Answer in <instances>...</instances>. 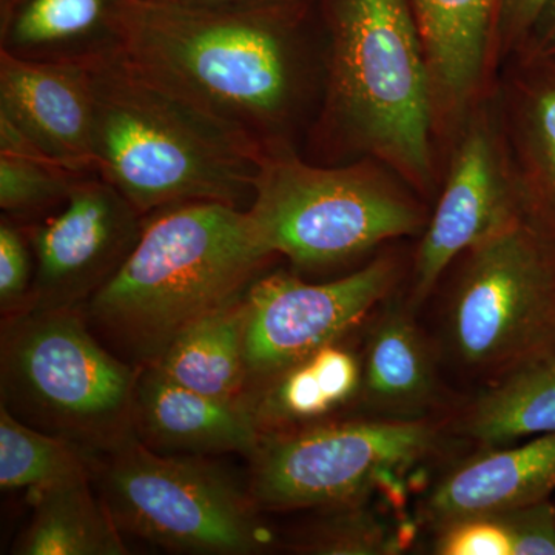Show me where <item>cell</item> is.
I'll return each instance as SVG.
<instances>
[{"label": "cell", "instance_id": "cell-5", "mask_svg": "<svg viewBox=\"0 0 555 555\" xmlns=\"http://www.w3.org/2000/svg\"><path fill=\"white\" fill-rule=\"evenodd\" d=\"M79 309H22L2 326V406L22 422L112 452L134 437V396L142 367L94 337Z\"/></svg>", "mask_w": 555, "mask_h": 555}, {"label": "cell", "instance_id": "cell-21", "mask_svg": "<svg viewBox=\"0 0 555 555\" xmlns=\"http://www.w3.org/2000/svg\"><path fill=\"white\" fill-rule=\"evenodd\" d=\"M363 385L375 406L416 412L434 393V372L425 341L403 312L387 313L372 332Z\"/></svg>", "mask_w": 555, "mask_h": 555}, {"label": "cell", "instance_id": "cell-26", "mask_svg": "<svg viewBox=\"0 0 555 555\" xmlns=\"http://www.w3.org/2000/svg\"><path fill=\"white\" fill-rule=\"evenodd\" d=\"M35 280V255L27 230L9 217L0 221V306L3 313L27 308Z\"/></svg>", "mask_w": 555, "mask_h": 555}, {"label": "cell", "instance_id": "cell-19", "mask_svg": "<svg viewBox=\"0 0 555 555\" xmlns=\"http://www.w3.org/2000/svg\"><path fill=\"white\" fill-rule=\"evenodd\" d=\"M243 327L241 298L185 327L152 367L170 382L204 396L250 400Z\"/></svg>", "mask_w": 555, "mask_h": 555}, {"label": "cell", "instance_id": "cell-11", "mask_svg": "<svg viewBox=\"0 0 555 555\" xmlns=\"http://www.w3.org/2000/svg\"><path fill=\"white\" fill-rule=\"evenodd\" d=\"M142 222L144 217L101 175L80 178L60 208L24 225L35 255L27 308L86 306L129 258Z\"/></svg>", "mask_w": 555, "mask_h": 555}, {"label": "cell", "instance_id": "cell-23", "mask_svg": "<svg viewBox=\"0 0 555 555\" xmlns=\"http://www.w3.org/2000/svg\"><path fill=\"white\" fill-rule=\"evenodd\" d=\"M542 68L525 104L529 192L526 217L555 244V67Z\"/></svg>", "mask_w": 555, "mask_h": 555}, {"label": "cell", "instance_id": "cell-30", "mask_svg": "<svg viewBox=\"0 0 555 555\" xmlns=\"http://www.w3.org/2000/svg\"><path fill=\"white\" fill-rule=\"evenodd\" d=\"M529 39H531L532 64L555 67V2Z\"/></svg>", "mask_w": 555, "mask_h": 555}, {"label": "cell", "instance_id": "cell-32", "mask_svg": "<svg viewBox=\"0 0 555 555\" xmlns=\"http://www.w3.org/2000/svg\"><path fill=\"white\" fill-rule=\"evenodd\" d=\"M129 3L147 2V0H127Z\"/></svg>", "mask_w": 555, "mask_h": 555}, {"label": "cell", "instance_id": "cell-13", "mask_svg": "<svg viewBox=\"0 0 555 555\" xmlns=\"http://www.w3.org/2000/svg\"><path fill=\"white\" fill-rule=\"evenodd\" d=\"M0 116L53 163L75 173H98L91 68L21 60L0 51Z\"/></svg>", "mask_w": 555, "mask_h": 555}, {"label": "cell", "instance_id": "cell-25", "mask_svg": "<svg viewBox=\"0 0 555 555\" xmlns=\"http://www.w3.org/2000/svg\"><path fill=\"white\" fill-rule=\"evenodd\" d=\"M339 514L318 521L298 539L297 550L306 554H383L390 553L392 543L375 524L374 518L353 505L338 506Z\"/></svg>", "mask_w": 555, "mask_h": 555}, {"label": "cell", "instance_id": "cell-3", "mask_svg": "<svg viewBox=\"0 0 555 555\" xmlns=\"http://www.w3.org/2000/svg\"><path fill=\"white\" fill-rule=\"evenodd\" d=\"M96 167L142 217L175 204L248 210L266 153L129 62L91 68Z\"/></svg>", "mask_w": 555, "mask_h": 555}, {"label": "cell", "instance_id": "cell-15", "mask_svg": "<svg viewBox=\"0 0 555 555\" xmlns=\"http://www.w3.org/2000/svg\"><path fill=\"white\" fill-rule=\"evenodd\" d=\"M127 0H0V51L96 68L124 56Z\"/></svg>", "mask_w": 555, "mask_h": 555}, {"label": "cell", "instance_id": "cell-28", "mask_svg": "<svg viewBox=\"0 0 555 555\" xmlns=\"http://www.w3.org/2000/svg\"><path fill=\"white\" fill-rule=\"evenodd\" d=\"M513 555H555V507L547 500L496 514Z\"/></svg>", "mask_w": 555, "mask_h": 555}, {"label": "cell", "instance_id": "cell-20", "mask_svg": "<svg viewBox=\"0 0 555 555\" xmlns=\"http://www.w3.org/2000/svg\"><path fill=\"white\" fill-rule=\"evenodd\" d=\"M465 429L485 447L555 433V352L509 369L467 411Z\"/></svg>", "mask_w": 555, "mask_h": 555}, {"label": "cell", "instance_id": "cell-10", "mask_svg": "<svg viewBox=\"0 0 555 555\" xmlns=\"http://www.w3.org/2000/svg\"><path fill=\"white\" fill-rule=\"evenodd\" d=\"M393 266L375 261L331 283L284 272L258 276L243 297L244 358L250 387L334 345L386 297ZM250 396V393H248Z\"/></svg>", "mask_w": 555, "mask_h": 555}, {"label": "cell", "instance_id": "cell-4", "mask_svg": "<svg viewBox=\"0 0 555 555\" xmlns=\"http://www.w3.org/2000/svg\"><path fill=\"white\" fill-rule=\"evenodd\" d=\"M323 127L418 184L433 175L434 80L409 0H326Z\"/></svg>", "mask_w": 555, "mask_h": 555}, {"label": "cell", "instance_id": "cell-9", "mask_svg": "<svg viewBox=\"0 0 555 555\" xmlns=\"http://www.w3.org/2000/svg\"><path fill=\"white\" fill-rule=\"evenodd\" d=\"M436 440V427L416 418L262 433L248 489L264 509L353 505L379 478L429 454Z\"/></svg>", "mask_w": 555, "mask_h": 555}, {"label": "cell", "instance_id": "cell-22", "mask_svg": "<svg viewBox=\"0 0 555 555\" xmlns=\"http://www.w3.org/2000/svg\"><path fill=\"white\" fill-rule=\"evenodd\" d=\"M86 449L27 425L0 404V488L36 492L90 476Z\"/></svg>", "mask_w": 555, "mask_h": 555}, {"label": "cell", "instance_id": "cell-14", "mask_svg": "<svg viewBox=\"0 0 555 555\" xmlns=\"http://www.w3.org/2000/svg\"><path fill=\"white\" fill-rule=\"evenodd\" d=\"M134 434L167 455L250 456L262 436L250 400H221L177 385L142 367L133 411Z\"/></svg>", "mask_w": 555, "mask_h": 555}, {"label": "cell", "instance_id": "cell-18", "mask_svg": "<svg viewBox=\"0 0 555 555\" xmlns=\"http://www.w3.org/2000/svg\"><path fill=\"white\" fill-rule=\"evenodd\" d=\"M30 524L17 537L13 554L20 555H124L115 517L105 500L94 495L90 476L31 492Z\"/></svg>", "mask_w": 555, "mask_h": 555}, {"label": "cell", "instance_id": "cell-6", "mask_svg": "<svg viewBox=\"0 0 555 555\" xmlns=\"http://www.w3.org/2000/svg\"><path fill=\"white\" fill-rule=\"evenodd\" d=\"M247 214L262 246L299 268L356 257L422 224L414 204L367 167L315 166L295 150L266 156Z\"/></svg>", "mask_w": 555, "mask_h": 555}, {"label": "cell", "instance_id": "cell-7", "mask_svg": "<svg viewBox=\"0 0 555 555\" xmlns=\"http://www.w3.org/2000/svg\"><path fill=\"white\" fill-rule=\"evenodd\" d=\"M101 496L120 531L177 553L246 555L268 534L250 489L207 456L167 455L137 437L108 452Z\"/></svg>", "mask_w": 555, "mask_h": 555}, {"label": "cell", "instance_id": "cell-2", "mask_svg": "<svg viewBox=\"0 0 555 555\" xmlns=\"http://www.w3.org/2000/svg\"><path fill=\"white\" fill-rule=\"evenodd\" d=\"M273 257L247 210L208 201L159 208L86 318L131 364L152 366L185 327L243 298Z\"/></svg>", "mask_w": 555, "mask_h": 555}, {"label": "cell", "instance_id": "cell-31", "mask_svg": "<svg viewBox=\"0 0 555 555\" xmlns=\"http://www.w3.org/2000/svg\"><path fill=\"white\" fill-rule=\"evenodd\" d=\"M185 5L218 10L291 9L302 7V0H177Z\"/></svg>", "mask_w": 555, "mask_h": 555}, {"label": "cell", "instance_id": "cell-16", "mask_svg": "<svg viewBox=\"0 0 555 555\" xmlns=\"http://www.w3.org/2000/svg\"><path fill=\"white\" fill-rule=\"evenodd\" d=\"M554 489L555 433H550L524 447L491 452L456 467L430 495L429 513L440 525L496 516L543 502Z\"/></svg>", "mask_w": 555, "mask_h": 555}, {"label": "cell", "instance_id": "cell-24", "mask_svg": "<svg viewBox=\"0 0 555 555\" xmlns=\"http://www.w3.org/2000/svg\"><path fill=\"white\" fill-rule=\"evenodd\" d=\"M82 177L57 164L0 153L2 215L16 222L39 221L67 201Z\"/></svg>", "mask_w": 555, "mask_h": 555}, {"label": "cell", "instance_id": "cell-27", "mask_svg": "<svg viewBox=\"0 0 555 555\" xmlns=\"http://www.w3.org/2000/svg\"><path fill=\"white\" fill-rule=\"evenodd\" d=\"M437 553L441 555H513L505 526L494 516L459 518L443 525Z\"/></svg>", "mask_w": 555, "mask_h": 555}, {"label": "cell", "instance_id": "cell-29", "mask_svg": "<svg viewBox=\"0 0 555 555\" xmlns=\"http://www.w3.org/2000/svg\"><path fill=\"white\" fill-rule=\"evenodd\" d=\"M554 2L555 0H496L494 35L500 42L505 40L509 47L520 40H528Z\"/></svg>", "mask_w": 555, "mask_h": 555}, {"label": "cell", "instance_id": "cell-12", "mask_svg": "<svg viewBox=\"0 0 555 555\" xmlns=\"http://www.w3.org/2000/svg\"><path fill=\"white\" fill-rule=\"evenodd\" d=\"M525 218V203L503 175L491 131L474 124L456 150L447 188L420 246L416 294L426 295L460 254Z\"/></svg>", "mask_w": 555, "mask_h": 555}, {"label": "cell", "instance_id": "cell-17", "mask_svg": "<svg viewBox=\"0 0 555 555\" xmlns=\"http://www.w3.org/2000/svg\"><path fill=\"white\" fill-rule=\"evenodd\" d=\"M422 33L434 89L451 105L469 100L494 36L496 0H409Z\"/></svg>", "mask_w": 555, "mask_h": 555}, {"label": "cell", "instance_id": "cell-1", "mask_svg": "<svg viewBox=\"0 0 555 555\" xmlns=\"http://www.w3.org/2000/svg\"><path fill=\"white\" fill-rule=\"evenodd\" d=\"M302 7L218 10L177 0L129 3L124 60L229 124L266 155L295 150ZM297 152V150H295Z\"/></svg>", "mask_w": 555, "mask_h": 555}, {"label": "cell", "instance_id": "cell-8", "mask_svg": "<svg viewBox=\"0 0 555 555\" xmlns=\"http://www.w3.org/2000/svg\"><path fill=\"white\" fill-rule=\"evenodd\" d=\"M469 254L449 315L456 357L509 371L555 352V244L525 218Z\"/></svg>", "mask_w": 555, "mask_h": 555}]
</instances>
